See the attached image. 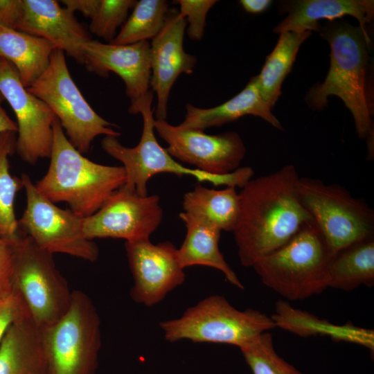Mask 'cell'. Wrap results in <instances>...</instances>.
<instances>
[{"mask_svg": "<svg viewBox=\"0 0 374 374\" xmlns=\"http://www.w3.org/2000/svg\"><path fill=\"white\" fill-rule=\"evenodd\" d=\"M186 110L184 120L179 124L186 129L204 131L233 122L244 116L252 115L262 118L278 130H283L278 119L272 114L271 108L260 96L257 75L253 76L239 93L218 106L200 108L188 103Z\"/></svg>", "mask_w": 374, "mask_h": 374, "instance_id": "obj_21", "label": "cell"}, {"mask_svg": "<svg viewBox=\"0 0 374 374\" xmlns=\"http://www.w3.org/2000/svg\"><path fill=\"white\" fill-rule=\"evenodd\" d=\"M179 215L186 229L184 240L177 249L181 267L185 269L200 265L216 269L230 283L244 289L239 278L220 251L219 240L222 231L206 220L184 211Z\"/></svg>", "mask_w": 374, "mask_h": 374, "instance_id": "obj_22", "label": "cell"}, {"mask_svg": "<svg viewBox=\"0 0 374 374\" xmlns=\"http://www.w3.org/2000/svg\"><path fill=\"white\" fill-rule=\"evenodd\" d=\"M28 312L17 292L0 304V344L10 326Z\"/></svg>", "mask_w": 374, "mask_h": 374, "instance_id": "obj_34", "label": "cell"}, {"mask_svg": "<svg viewBox=\"0 0 374 374\" xmlns=\"http://www.w3.org/2000/svg\"><path fill=\"white\" fill-rule=\"evenodd\" d=\"M16 132L0 134V233L2 238L15 240L19 234L15 212L17 193L23 188L21 179L10 172L8 157L16 150Z\"/></svg>", "mask_w": 374, "mask_h": 374, "instance_id": "obj_28", "label": "cell"}, {"mask_svg": "<svg viewBox=\"0 0 374 374\" xmlns=\"http://www.w3.org/2000/svg\"><path fill=\"white\" fill-rule=\"evenodd\" d=\"M240 350L253 374H303L276 353L269 332Z\"/></svg>", "mask_w": 374, "mask_h": 374, "instance_id": "obj_30", "label": "cell"}, {"mask_svg": "<svg viewBox=\"0 0 374 374\" xmlns=\"http://www.w3.org/2000/svg\"><path fill=\"white\" fill-rule=\"evenodd\" d=\"M22 12V0H0V26L16 30Z\"/></svg>", "mask_w": 374, "mask_h": 374, "instance_id": "obj_35", "label": "cell"}, {"mask_svg": "<svg viewBox=\"0 0 374 374\" xmlns=\"http://www.w3.org/2000/svg\"><path fill=\"white\" fill-rule=\"evenodd\" d=\"M53 132L49 167L36 188L53 203H66L75 215L89 217L125 185V169L85 157L69 141L57 118Z\"/></svg>", "mask_w": 374, "mask_h": 374, "instance_id": "obj_3", "label": "cell"}, {"mask_svg": "<svg viewBox=\"0 0 374 374\" xmlns=\"http://www.w3.org/2000/svg\"><path fill=\"white\" fill-rule=\"evenodd\" d=\"M270 0H240L242 8L250 14H259L266 10L271 3Z\"/></svg>", "mask_w": 374, "mask_h": 374, "instance_id": "obj_36", "label": "cell"}, {"mask_svg": "<svg viewBox=\"0 0 374 374\" xmlns=\"http://www.w3.org/2000/svg\"><path fill=\"white\" fill-rule=\"evenodd\" d=\"M374 285V237L346 246L332 254L328 266V287L350 291Z\"/></svg>", "mask_w": 374, "mask_h": 374, "instance_id": "obj_25", "label": "cell"}, {"mask_svg": "<svg viewBox=\"0 0 374 374\" xmlns=\"http://www.w3.org/2000/svg\"><path fill=\"white\" fill-rule=\"evenodd\" d=\"M136 2L134 0H94L88 17L91 19L90 32L111 42Z\"/></svg>", "mask_w": 374, "mask_h": 374, "instance_id": "obj_31", "label": "cell"}, {"mask_svg": "<svg viewBox=\"0 0 374 374\" xmlns=\"http://www.w3.org/2000/svg\"><path fill=\"white\" fill-rule=\"evenodd\" d=\"M14 282L30 316L41 328L57 322L68 310L73 295L53 254L29 237L13 240Z\"/></svg>", "mask_w": 374, "mask_h": 374, "instance_id": "obj_10", "label": "cell"}, {"mask_svg": "<svg viewBox=\"0 0 374 374\" xmlns=\"http://www.w3.org/2000/svg\"><path fill=\"white\" fill-rule=\"evenodd\" d=\"M48 374H95L101 346L100 319L92 300L73 290L71 305L42 328Z\"/></svg>", "mask_w": 374, "mask_h": 374, "instance_id": "obj_8", "label": "cell"}, {"mask_svg": "<svg viewBox=\"0 0 374 374\" xmlns=\"http://www.w3.org/2000/svg\"><path fill=\"white\" fill-rule=\"evenodd\" d=\"M26 206L18 220L22 229L39 248L53 254H67L89 262L96 261L99 249L82 231V219L70 209H62L42 195L30 177L22 174Z\"/></svg>", "mask_w": 374, "mask_h": 374, "instance_id": "obj_11", "label": "cell"}, {"mask_svg": "<svg viewBox=\"0 0 374 374\" xmlns=\"http://www.w3.org/2000/svg\"><path fill=\"white\" fill-rule=\"evenodd\" d=\"M296 191L332 254L357 241L374 237V211L339 184L300 177Z\"/></svg>", "mask_w": 374, "mask_h": 374, "instance_id": "obj_9", "label": "cell"}, {"mask_svg": "<svg viewBox=\"0 0 374 374\" xmlns=\"http://www.w3.org/2000/svg\"><path fill=\"white\" fill-rule=\"evenodd\" d=\"M0 93L10 105L17 119L16 150L21 159L35 164L49 158L53 125L57 118L48 105L26 88L15 66L0 58Z\"/></svg>", "mask_w": 374, "mask_h": 374, "instance_id": "obj_13", "label": "cell"}, {"mask_svg": "<svg viewBox=\"0 0 374 374\" xmlns=\"http://www.w3.org/2000/svg\"><path fill=\"white\" fill-rule=\"evenodd\" d=\"M55 49L43 38L0 26V58L15 66L26 88L45 71Z\"/></svg>", "mask_w": 374, "mask_h": 374, "instance_id": "obj_23", "label": "cell"}, {"mask_svg": "<svg viewBox=\"0 0 374 374\" xmlns=\"http://www.w3.org/2000/svg\"><path fill=\"white\" fill-rule=\"evenodd\" d=\"M368 28L341 19L320 23L318 33L329 44L330 65L327 76L308 91L305 100L315 111L323 109L330 96L341 98L351 112L356 132L366 139L373 158L374 114L373 69Z\"/></svg>", "mask_w": 374, "mask_h": 374, "instance_id": "obj_2", "label": "cell"}, {"mask_svg": "<svg viewBox=\"0 0 374 374\" xmlns=\"http://www.w3.org/2000/svg\"><path fill=\"white\" fill-rule=\"evenodd\" d=\"M186 21L179 10L169 9L166 21L150 43V87L157 95L155 119L166 120L171 89L182 73L191 74L197 63L195 55L184 48Z\"/></svg>", "mask_w": 374, "mask_h": 374, "instance_id": "obj_17", "label": "cell"}, {"mask_svg": "<svg viewBox=\"0 0 374 374\" xmlns=\"http://www.w3.org/2000/svg\"><path fill=\"white\" fill-rule=\"evenodd\" d=\"M276 327L301 337L325 335L333 339L348 341L364 346L373 351V330L354 326L350 323L335 326L318 319L307 312L292 308L285 301L276 303L275 314L271 317Z\"/></svg>", "mask_w": 374, "mask_h": 374, "instance_id": "obj_24", "label": "cell"}, {"mask_svg": "<svg viewBox=\"0 0 374 374\" xmlns=\"http://www.w3.org/2000/svg\"><path fill=\"white\" fill-rule=\"evenodd\" d=\"M0 374H48L42 328L29 312L10 326L0 344Z\"/></svg>", "mask_w": 374, "mask_h": 374, "instance_id": "obj_20", "label": "cell"}, {"mask_svg": "<svg viewBox=\"0 0 374 374\" xmlns=\"http://www.w3.org/2000/svg\"><path fill=\"white\" fill-rule=\"evenodd\" d=\"M217 2L215 0H176L179 13L188 23L187 34L193 40H201L204 35L206 16L210 9Z\"/></svg>", "mask_w": 374, "mask_h": 374, "instance_id": "obj_32", "label": "cell"}, {"mask_svg": "<svg viewBox=\"0 0 374 374\" xmlns=\"http://www.w3.org/2000/svg\"><path fill=\"white\" fill-rule=\"evenodd\" d=\"M27 89L48 105L69 141L82 154L100 135L121 136L113 129L119 127L102 118L84 99L60 49L54 50L45 71Z\"/></svg>", "mask_w": 374, "mask_h": 374, "instance_id": "obj_7", "label": "cell"}, {"mask_svg": "<svg viewBox=\"0 0 374 374\" xmlns=\"http://www.w3.org/2000/svg\"><path fill=\"white\" fill-rule=\"evenodd\" d=\"M299 178L296 167L287 164L251 179L242 188L240 212L233 233L244 267H252L314 222L298 197Z\"/></svg>", "mask_w": 374, "mask_h": 374, "instance_id": "obj_1", "label": "cell"}, {"mask_svg": "<svg viewBox=\"0 0 374 374\" xmlns=\"http://www.w3.org/2000/svg\"><path fill=\"white\" fill-rule=\"evenodd\" d=\"M332 253L314 222L252 267L262 282L290 301L304 300L328 287Z\"/></svg>", "mask_w": 374, "mask_h": 374, "instance_id": "obj_5", "label": "cell"}, {"mask_svg": "<svg viewBox=\"0 0 374 374\" xmlns=\"http://www.w3.org/2000/svg\"><path fill=\"white\" fill-rule=\"evenodd\" d=\"M0 237H1V233H0Z\"/></svg>", "mask_w": 374, "mask_h": 374, "instance_id": "obj_38", "label": "cell"}, {"mask_svg": "<svg viewBox=\"0 0 374 374\" xmlns=\"http://www.w3.org/2000/svg\"><path fill=\"white\" fill-rule=\"evenodd\" d=\"M311 34L310 31L280 34L274 50L266 57L257 80L260 96L271 109L281 94L283 82L292 70L301 45Z\"/></svg>", "mask_w": 374, "mask_h": 374, "instance_id": "obj_27", "label": "cell"}, {"mask_svg": "<svg viewBox=\"0 0 374 374\" xmlns=\"http://www.w3.org/2000/svg\"><path fill=\"white\" fill-rule=\"evenodd\" d=\"M134 285L130 291L136 303L150 307L185 281L177 249L169 241L153 244L150 238L125 242Z\"/></svg>", "mask_w": 374, "mask_h": 374, "instance_id": "obj_15", "label": "cell"}, {"mask_svg": "<svg viewBox=\"0 0 374 374\" xmlns=\"http://www.w3.org/2000/svg\"><path fill=\"white\" fill-rule=\"evenodd\" d=\"M166 341L229 344L241 348L276 328L271 317L254 309L239 310L220 295L208 296L177 319L159 323Z\"/></svg>", "mask_w": 374, "mask_h": 374, "instance_id": "obj_6", "label": "cell"}, {"mask_svg": "<svg viewBox=\"0 0 374 374\" xmlns=\"http://www.w3.org/2000/svg\"><path fill=\"white\" fill-rule=\"evenodd\" d=\"M83 53L84 64L89 71L103 77L113 72L122 79L130 100V113L152 93L148 41L117 45L91 39L84 44Z\"/></svg>", "mask_w": 374, "mask_h": 374, "instance_id": "obj_16", "label": "cell"}, {"mask_svg": "<svg viewBox=\"0 0 374 374\" xmlns=\"http://www.w3.org/2000/svg\"><path fill=\"white\" fill-rule=\"evenodd\" d=\"M13 240L0 237V304L16 292Z\"/></svg>", "mask_w": 374, "mask_h": 374, "instance_id": "obj_33", "label": "cell"}, {"mask_svg": "<svg viewBox=\"0 0 374 374\" xmlns=\"http://www.w3.org/2000/svg\"><path fill=\"white\" fill-rule=\"evenodd\" d=\"M4 98L0 93V134L6 132H17V126L8 115L2 106Z\"/></svg>", "mask_w": 374, "mask_h": 374, "instance_id": "obj_37", "label": "cell"}, {"mask_svg": "<svg viewBox=\"0 0 374 374\" xmlns=\"http://www.w3.org/2000/svg\"><path fill=\"white\" fill-rule=\"evenodd\" d=\"M168 10L165 0L136 1L130 16L109 43L124 45L152 39L163 28Z\"/></svg>", "mask_w": 374, "mask_h": 374, "instance_id": "obj_29", "label": "cell"}, {"mask_svg": "<svg viewBox=\"0 0 374 374\" xmlns=\"http://www.w3.org/2000/svg\"><path fill=\"white\" fill-rule=\"evenodd\" d=\"M23 12L18 30L43 38L57 49L84 64V44L89 33L71 12L55 0H22Z\"/></svg>", "mask_w": 374, "mask_h": 374, "instance_id": "obj_18", "label": "cell"}, {"mask_svg": "<svg viewBox=\"0 0 374 374\" xmlns=\"http://www.w3.org/2000/svg\"><path fill=\"white\" fill-rule=\"evenodd\" d=\"M184 212L199 217L221 231L233 232L240 212V200L236 188L226 186L216 190L198 184L185 193Z\"/></svg>", "mask_w": 374, "mask_h": 374, "instance_id": "obj_26", "label": "cell"}, {"mask_svg": "<svg viewBox=\"0 0 374 374\" xmlns=\"http://www.w3.org/2000/svg\"><path fill=\"white\" fill-rule=\"evenodd\" d=\"M154 93L139 103L132 114H141L143 129L139 143L129 148L122 145L118 138L105 136L101 141L103 150L119 161L125 169L126 181L123 186L139 195L147 196V184L150 179L163 172L172 173L179 177L190 176L199 182H208L215 186L243 188L252 179L251 167H240L233 172L212 175L188 168L176 161L158 142L154 132V109L152 107Z\"/></svg>", "mask_w": 374, "mask_h": 374, "instance_id": "obj_4", "label": "cell"}, {"mask_svg": "<svg viewBox=\"0 0 374 374\" xmlns=\"http://www.w3.org/2000/svg\"><path fill=\"white\" fill-rule=\"evenodd\" d=\"M162 219L158 195L142 197L121 187L97 212L82 219V231L91 240L112 238L132 242L150 238Z\"/></svg>", "mask_w": 374, "mask_h": 374, "instance_id": "obj_14", "label": "cell"}, {"mask_svg": "<svg viewBox=\"0 0 374 374\" xmlns=\"http://www.w3.org/2000/svg\"><path fill=\"white\" fill-rule=\"evenodd\" d=\"M280 13L286 17L273 29L276 33L317 31L321 20L333 21L349 15L362 28H368L373 20V0H289L278 3Z\"/></svg>", "mask_w": 374, "mask_h": 374, "instance_id": "obj_19", "label": "cell"}, {"mask_svg": "<svg viewBox=\"0 0 374 374\" xmlns=\"http://www.w3.org/2000/svg\"><path fill=\"white\" fill-rule=\"evenodd\" d=\"M154 130L166 142V149L174 159L206 173L223 175L233 172L240 168L246 154L244 143L235 132L208 134L162 119H155Z\"/></svg>", "mask_w": 374, "mask_h": 374, "instance_id": "obj_12", "label": "cell"}]
</instances>
